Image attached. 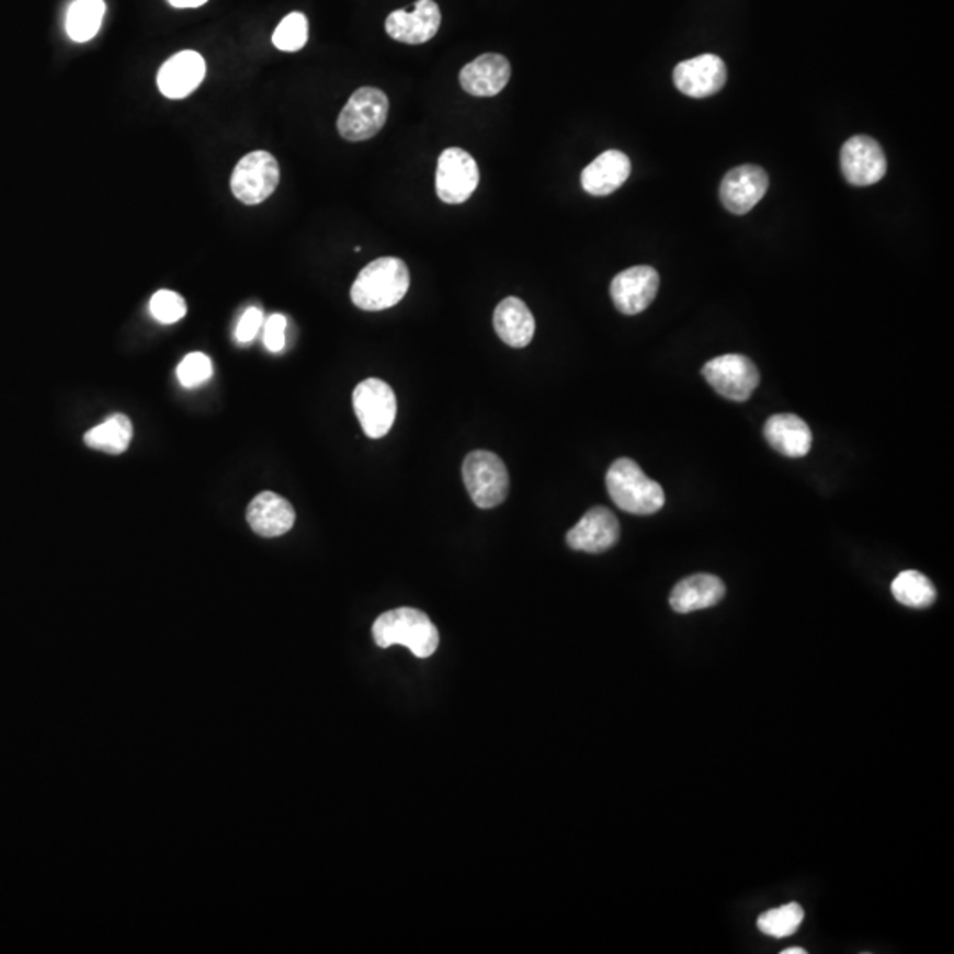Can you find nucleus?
Segmentation results:
<instances>
[{
	"label": "nucleus",
	"mask_w": 954,
	"mask_h": 954,
	"mask_svg": "<svg viewBox=\"0 0 954 954\" xmlns=\"http://www.w3.org/2000/svg\"><path fill=\"white\" fill-rule=\"evenodd\" d=\"M409 286V268L404 260L382 257L361 271L350 288V297L364 311H382L398 305Z\"/></svg>",
	"instance_id": "nucleus-1"
},
{
	"label": "nucleus",
	"mask_w": 954,
	"mask_h": 954,
	"mask_svg": "<svg viewBox=\"0 0 954 954\" xmlns=\"http://www.w3.org/2000/svg\"><path fill=\"white\" fill-rule=\"evenodd\" d=\"M373 640L382 649L405 646L416 658H430L439 647V632L421 610L396 609L375 621Z\"/></svg>",
	"instance_id": "nucleus-2"
},
{
	"label": "nucleus",
	"mask_w": 954,
	"mask_h": 954,
	"mask_svg": "<svg viewBox=\"0 0 954 954\" xmlns=\"http://www.w3.org/2000/svg\"><path fill=\"white\" fill-rule=\"evenodd\" d=\"M606 488L615 504L626 513L647 516L665 506L661 485L647 477L640 465L629 458L615 459L606 473Z\"/></svg>",
	"instance_id": "nucleus-3"
},
{
	"label": "nucleus",
	"mask_w": 954,
	"mask_h": 954,
	"mask_svg": "<svg viewBox=\"0 0 954 954\" xmlns=\"http://www.w3.org/2000/svg\"><path fill=\"white\" fill-rule=\"evenodd\" d=\"M462 476L468 496L477 508H497L508 497V468L504 462L491 451L477 450L467 455L462 467Z\"/></svg>",
	"instance_id": "nucleus-4"
},
{
	"label": "nucleus",
	"mask_w": 954,
	"mask_h": 954,
	"mask_svg": "<svg viewBox=\"0 0 954 954\" xmlns=\"http://www.w3.org/2000/svg\"><path fill=\"white\" fill-rule=\"evenodd\" d=\"M389 114L386 92L375 87H363L350 95L338 117V132L349 141H364L381 132Z\"/></svg>",
	"instance_id": "nucleus-5"
},
{
	"label": "nucleus",
	"mask_w": 954,
	"mask_h": 954,
	"mask_svg": "<svg viewBox=\"0 0 954 954\" xmlns=\"http://www.w3.org/2000/svg\"><path fill=\"white\" fill-rule=\"evenodd\" d=\"M280 184V164L265 150H254L237 163L230 188L237 201L259 205L273 195Z\"/></svg>",
	"instance_id": "nucleus-6"
},
{
	"label": "nucleus",
	"mask_w": 954,
	"mask_h": 954,
	"mask_svg": "<svg viewBox=\"0 0 954 954\" xmlns=\"http://www.w3.org/2000/svg\"><path fill=\"white\" fill-rule=\"evenodd\" d=\"M352 400L364 435L382 439L389 433L396 419V396L387 382L366 378L355 387Z\"/></svg>",
	"instance_id": "nucleus-7"
},
{
	"label": "nucleus",
	"mask_w": 954,
	"mask_h": 954,
	"mask_svg": "<svg viewBox=\"0 0 954 954\" xmlns=\"http://www.w3.org/2000/svg\"><path fill=\"white\" fill-rule=\"evenodd\" d=\"M702 375L723 398L731 401L750 400L760 384V373L746 355L727 354L704 364Z\"/></svg>",
	"instance_id": "nucleus-8"
},
{
	"label": "nucleus",
	"mask_w": 954,
	"mask_h": 954,
	"mask_svg": "<svg viewBox=\"0 0 954 954\" xmlns=\"http://www.w3.org/2000/svg\"><path fill=\"white\" fill-rule=\"evenodd\" d=\"M479 184L476 159L467 150L450 147L442 152L436 164V195L445 204H464Z\"/></svg>",
	"instance_id": "nucleus-9"
},
{
	"label": "nucleus",
	"mask_w": 954,
	"mask_h": 954,
	"mask_svg": "<svg viewBox=\"0 0 954 954\" xmlns=\"http://www.w3.org/2000/svg\"><path fill=\"white\" fill-rule=\"evenodd\" d=\"M841 172L854 186H872L887 172L884 150L868 135H855L841 147Z\"/></svg>",
	"instance_id": "nucleus-10"
},
{
	"label": "nucleus",
	"mask_w": 954,
	"mask_h": 954,
	"mask_svg": "<svg viewBox=\"0 0 954 954\" xmlns=\"http://www.w3.org/2000/svg\"><path fill=\"white\" fill-rule=\"evenodd\" d=\"M659 291V274L649 265L626 269L614 277L610 296L615 308L624 315H638L649 308Z\"/></svg>",
	"instance_id": "nucleus-11"
},
{
	"label": "nucleus",
	"mask_w": 954,
	"mask_h": 954,
	"mask_svg": "<svg viewBox=\"0 0 954 954\" xmlns=\"http://www.w3.org/2000/svg\"><path fill=\"white\" fill-rule=\"evenodd\" d=\"M621 525L617 516L603 506H595L568 532L569 548L587 554H603L617 545Z\"/></svg>",
	"instance_id": "nucleus-12"
},
{
	"label": "nucleus",
	"mask_w": 954,
	"mask_h": 954,
	"mask_svg": "<svg viewBox=\"0 0 954 954\" xmlns=\"http://www.w3.org/2000/svg\"><path fill=\"white\" fill-rule=\"evenodd\" d=\"M769 188V178L765 170L757 164H741L723 178L719 186L722 204L730 213L746 214L753 209L765 196Z\"/></svg>",
	"instance_id": "nucleus-13"
},
{
	"label": "nucleus",
	"mask_w": 954,
	"mask_h": 954,
	"mask_svg": "<svg viewBox=\"0 0 954 954\" xmlns=\"http://www.w3.org/2000/svg\"><path fill=\"white\" fill-rule=\"evenodd\" d=\"M727 82V68L718 55H699L673 69V83L690 98H707L722 91Z\"/></svg>",
	"instance_id": "nucleus-14"
},
{
	"label": "nucleus",
	"mask_w": 954,
	"mask_h": 954,
	"mask_svg": "<svg viewBox=\"0 0 954 954\" xmlns=\"http://www.w3.org/2000/svg\"><path fill=\"white\" fill-rule=\"evenodd\" d=\"M442 14L433 0H418L412 13L395 11L386 20V32L393 39L407 45H423L435 37L441 27Z\"/></svg>",
	"instance_id": "nucleus-15"
},
{
	"label": "nucleus",
	"mask_w": 954,
	"mask_h": 954,
	"mask_svg": "<svg viewBox=\"0 0 954 954\" xmlns=\"http://www.w3.org/2000/svg\"><path fill=\"white\" fill-rule=\"evenodd\" d=\"M205 73L207 66L198 52H179L159 69V91L170 100H182L204 82Z\"/></svg>",
	"instance_id": "nucleus-16"
},
{
	"label": "nucleus",
	"mask_w": 954,
	"mask_h": 954,
	"mask_svg": "<svg viewBox=\"0 0 954 954\" xmlns=\"http://www.w3.org/2000/svg\"><path fill=\"white\" fill-rule=\"evenodd\" d=\"M511 78V64L504 55L485 54L459 71V86L477 98H491L504 91Z\"/></svg>",
	"instance_id": "nucleus-17"
},
{
	"label": "nucleus",
	"mask_w": 954,
	"mask_h": 954,
	"mask_svg": "<svg viewBox=\"0 0 954 954\" xmlns=\"http://www.w3.org/2000/svg\"><path fill=\"white\" fill-rule=\"evenodd\" d=\"M246 519L259 536L277 537L294 527L296 511L288 500L274 491H262L251 500Z\"/></svg>",
	"instance_id": "nucleus-18"
},
{
	"label": "nucleus",
	"mask_w": 954,
	"mask_h": 954,
	"mask_svg": "<svg viewBox=\"0 0 954 954\" xmlns=\"http://www.w3.org/2000/svg\"><path fill=\"white\" fill-rule=\"evenodd\" d=\"M632 173V161L621 150H606L587 164L582 186L589 195L606 196L623 186Z\"/></svg>",
	"instance_id": "nucleus-19"
},
{
	"label": "nucleus",
	"mask_w": 954,
	"mask_h": 954,
	"mask_svg": "<svg viewBox=\"0 0 954 954\" xmlns=\"http://www.w3.org/2000/svg\"><path fill=\"white\" fill-rule=\"evenodd\" d=\"M763 435L774 451L788 458L808 455L814 441L808 424L794 413H776L769 418L763 427Z\"/></svg>",
	"instance_id": "nucleus-20"
},
{
	"label": "nucleus",
	"mask_w": 954,
	"mask_h": 954,
	"mask_svg": "<svg viewBox=\"0 0 954 954\" xmlns=\"http://www.w3.org/2000/svg\"><path fill=\"white\" fill-rule=\"evenodd\" d=\"M725 583L714 575H693L673 587L670 606L678 614H691L696 610L711 609L725 598Z\"/></svg>",
	"instance_id": "nucleus-21"
},
{
	"label": "nucleus",
	"mask_w": 954,
	"mask_h": 954,
	"mask_svg": "<svg viewBox=\"0 0 954 954\" xmlns=\"http://www.w3.org/2000/svg\"><path fill=\"white\" fill-rule=\"evenodd\" d=\"M493 326L500 340L513 349L527 347L536 332L534 315L519 297H508L497 306Z\"/></svg>",
	"instance_id": "nucleus-22"
},
{
	"label": "nucleus",
	"mask_w": 954,
	"mask_h": 954,
	"mask_svg": "<svg viewBox=\"0 0 954 954\" xmlns=\"http://www.w3.org/2000/svg\"><path fill=\"white\" fill-rule=\"evenodd\" d=\"M133 439L132 421L124 413H114L100 427L86 433V444L109 455H121Z\"/></svg>",
	"instance_id": "nucleus-23"
},
{
	"label": "nucleus",
	"mask_w": 954,
	"mask_h": 954,
	"mask_svg": "<svg viewBox=\"0 0 954 954\" xmlns=\"http://www.w3.org/2000/svg\"><path fill=\"white\" fill-rule=\"evenodd\" d=\"M105 11L103 0H75L66 16L68 36L77 43L91 42L100 31Z\"/></svg>",
	"instance_id": "nucleus-24"
},
{
	"label": "nucleus",
	"mask_w": 954,
	"mask_h": 954,
	"mask_svg": "<svg viewBox=\"0 0 954 954\" xmlns=\"http://www.w3.org/2000/svg\"><path fill=\"white\" fill-rule=\"evenodd\" d=\"M890 592L898 603L909 609H928L935 603L936 591L933 583L922 572L904 571L890 583Z\"/></svg>",
	"instance_id": "nucleus-25"
},
{
	"label": "nucleus",
	"mask_w": 954,
	"mask_h": 954,
	"mask_svg": "<svg viewBox=\"0 0 954 954\" xmlns=\"http://www.w3.org/2000/svg\"><path fill=\"white\" fill-rule=\"evenodd\" d=\"M803 919H805V910L799 904H786L763 912L757 924L763 935L785 939L799 930Z\"/></svg>",
	"instance_id": "nucleus-26"
},
{
	"label": "nucleus",
	"mask_w": 954,
	"mask_h": 954,
	"mask_svg": "<svg viewBox=\"0 0 954 954\" xmlns=\"http://www.w3.org/2000/svg\"><path fill=\"white\" fill-rule=\"evenodd\" d=\"M277 50L299 52L308 43V19L303 13H291L280 22L273 34Z\"/></svg>",
	"instance_id": "nucleus-27"
},
{
	"label": "nucleus",
	"mask_w": 954,
	"mask_h": 954,
	"mask_svg": "<svg viewBox=\"0 0 954 954\" xmlns=\"http://www.w3.org/2000/svg\"><path fill=\"white\" fill-rule=\"evenodd\" d=\"M150 314L161 323H175L186 315V303L178 292L158 291L149 303Z\"/></svg>",
	"instance_id": "nucleus-28"
},
{
	"label": "nucleus",
	"mask_w": 954,
	"mask_h": 954,
	"mask_svg": "<svg viewBox=\"0 0 954 954\" xmlns=\"http://www.w3.org/2000/svg\"><path fill=\"white\" fill-rule=\"evenodd\" d=\"M213 375V364L202 352L188 354L178 368V378L184 387H198L209 381Z\"/></svg>",
	"instance_id": "nucleus-29"
},
{
	"label": "nucleus",
	"mask_w": 954,
	"mask_h": 954,
	"mask_svg": "<svg viewBox=\"0 0 954 954\" xmlns=\"http://www.w3.org/2000/svg\"><path fill=\"white\" fill-rule=\"evenodd\" d=\"M262 326H264L262 309L251 306V308L246 309L241 320L237 323L236 340L239 343H250L257 338Z\"/></svg>",
	"instance_id": "nucleus-30"
},
{
	"label": "nucleus",
	"mask_w": 954,
	"mask_h": 954,
	"mask_svg": "<svg viewBox=\"0 0 954 954\" xmlns=\"http://www.w3.org/2000/svg\"><path fill=\"white\" fill-rule=\"evenodd\" d=\"M286 318L271 315L264 322V345L269 352H282L285 347Z\"/></svg>",
	"instance_id": "nucleus-31"
},
{
	"label": "nucleus",
	"mask_w": 954,
	"mask_h": 954,
	"mask_svg": "<svg viewBox=\"0 0 954 954\" xmlns=\"http://www.w3.org/2000/svg\"><path fill=\"white\" fill-rule=\"evenodd\" d=\"M169 2L173 8L188 10V8H201V5H204L207 0H169Z\"/></svg>",
	"instance_id": "nucleus-32"
},
{
	"label": "nucleus",
	"mask_w": 954,
	"mask_h": 954,
	"mask_svg": "<svg viewBox=\"0 0 954 954\" xmlns=\"http://www.w3.org/2000/svg\"><path fill=\"white\" fill-rule=\"evenodd\" d=\"M782 954H806L805 947H788V950L782 951Z\"/></svg>",
	"instance_id": "nucleus-33"
}]
</instances>
